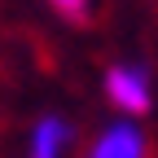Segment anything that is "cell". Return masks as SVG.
Returning <instances> with one entry per match:
<instances>
[{
	"label": "cell",
	"mask_w": 158,
	"mask_h": 158,
	"mask_svg": "<svg viewBox=\"0 0 158 158\" xmlns=\"http://www.w3.org/2000/svg\"><path fill=\"white\" fill-rule=\"evenodd\" d=\"M106 92H110V101L123 106L127 114H145L149 110V75H145V66H132V62L114 66L106 75Z\"/></svg>",
	"instance_id": "6da1fadb"
},
{
	"label": "cell",
	"mask_w": 158,
	"mask_h": 158,
	"mask_svg": "<svg viewBox=\"0 0 158 158\" xmlns=\"http://www.w3.org/2000/svg\"><path fill=\"white\" fill-rule=\"evenodd\" d=\"M53 9H62L66 18H75V22H79V18H84V9H88V0H53Z\"/></svg>",
	"instance_id": "277c9868"
},
{
	"label": "cell",
	"mask_w": 158,
	"mask_h": 158,
	"mask_svg": "<svg viewBox=\"0 0 158 158\" xmlns=\"http://www.w3.org/2000/svg\"><path fill=\"white\" fill-rule=\"evenodd\" d=\"M66 141H70L66 118H57V114L40 118V123H35V132H31V158H57V154L66 149Z\"/></svg>",
	"instance_id": "3957f363"
},
{
	"label": "cell",
	"mask_w": 158,
	"mask_h": 158,
	"mask_svg": "<svg viewBox=\"0 0 158 158\" xmlns=\"http://www.w3.org/2000/svg\"><path fill=\"white\" fill-rule=\"evenodd\" d=\"M145 154V136H141V127L136 123H110L106 132H101V141L92 145V154L88 158H141Z\"/></svg>",
	"instance_id": "7a4b0ae2"
}]
</instances>
